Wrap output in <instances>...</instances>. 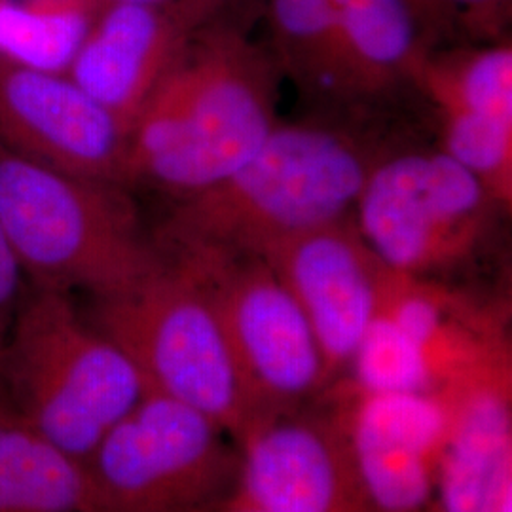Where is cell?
I'll list each match as a JSON object with an SVG mask.
<instances>
[{
  "mask_svg": "<svg viewBox=\"0 0 512 512\" xmlns=\"http://www.w3.org/2000/svg\"><path fill=\"white\" fill-rule=\"evenodd\" d=\"M207 23L129 131V186L183 200L245 164L279 124L277 65L232 27Z\"/></svg>",
  "mask_w": 512,
  "mask_h": 512,
  "instance_id": "1",
  "label": "cell"
},
{
  "mask_svg": "<svg viewBox=\"0 0 512 512\" xmlns=\"http://www.w3.org/2000/svg\"><path fill=\"white\" fill-rule=\"evenodd\" d=\"M376 160L346 129L279 122L232 175L179 200L154 243L164 256H260L283 239L349 219Z\"/></svg>",
  "mask_w": 512,
  "mask_h": 512,
  "instance_id": "2",
  "label": "cell"
},
{
  "mask_svg": "<svg viewBox=\"0 0 512 512\" xmlns=\"http://www.w3.org/2000/svg\"><path fill=\"white\" fill-rule=\"evenodd\" d=\"M0 222L35 287L95 300L128 293L164 266L124 186L84 179L0 145Z\"/></svg>",
  "mask_w": 512,
  "mask_h": 512,
  "instance_id": "3",
  "label": "cell"
},
{
  "mask_svg": "<svg viewBox=\"0 0 512 512\" xmlns=\"http://www.w3.org/2000/svg\"><path fill=\"white\" fill-rule=\"evenodd\" d=\"M0 368L10 408L80 461L148 391L128 355L76 311L71 293L50 287L21 300Z\"/></svg>",
  "mask_w": 512,
  "mask_h": 512,
  "instance_id": "4",
  "label": "cell"
},
{
  "mask_svg": "<svg viewBox=\"0 0 512 512\" xmlns=\"http://www.w3.org/2000/svg\"><path fill=\"white\" fill-rule=\"evenodd\" d=\"M92 323L128 355L148 391L202 412L236 442L264 416L209 294L179 262L165 258L135 289L95 300Z\"/></svg>",
  "mask_w": 512,
  "mask_h": 512,
  "instance_id": "5",
  "label": "cell"
},
{
  "mask_svg": "<svg viewBox=\"0 0 512 512\" xmlns=\"http://www.w3.org/2000/svg\"><path fill=\"white\" fill-rule=\"evenodd\" d=\"M82 465L93 512H202L232 495L239 450L202 412L147 391Z\"/></svg>",
  "mask_w": 512,
  "mask_h": 512,
  "instance_id": "6",
  "label": "cell"
},
{
  "mask_svg": "<svg viewBox=\"0 0 512 512\" xmlns=\"http://www.w3.org/2000/svg\"><path fill=\"white\" fill-rule=\"evenodd\" d=\"M505 209L444 150L378 158L353 207L366 247L399 274L433 277L473 260Z\"/></svg>",
  "mask_w": 512,
  "mask_h": 512,
  "instance_id": "7",
  "label": "cell"
},
{
  "mask_svg": "<svg viewBox=\"0 0 512 512\" xmlns=\"http://www.w3.org/2000/svg\"><path fill=\"white\" fill-rule=\"evenodd\" d=\"M200 279L264 414L321 399L329 366L306 313L260 256H164Z\"/></svg>",
  "mask_w": 512,
  "mask_h": 512,
  "instance_id": "8",
  "label": "cell"
},
{
  "mask_svg": "<svg viewBox=\"0 0 512 512\" xmlns=\"http://www.w3.org/2000/svg\"><path fill=\"white\" fill-rule=\"evenodd\" d=\"M376 512H433L452 387L370 393L338 380L323 395Z\"/></svg>",
  "mask_w": 512,
  "mask_h": 512,
  "instance_id": "9",
  "label": "cell"
},
{
  "mask_svg": "<svg viewBox=\"0 0 512 512\" xmlns=\"http://www.w3.org/2000/svg\"><path fill=\"white\" fill-rule=\"evenodd\" d=\"M311 404L268 412L239 437L230 497L264 512H376L325 399Z\"/></svg>",
  "mask_w": 512,
  "mask_h": 512,
  "instance_id": "10",
  "label": "cell"
},
{
  "mask_svg": "<svg viewBox=\"0 0 512 512\" xmlns=\"http://www.w3.org/2000/svg\"><path fill=\"white\" fill-rule=\"evenodd\" d=\"M0 145L65 173L129 186V129L67 73L0 57Z\"/></svg>",
  "mask_w": 512,
  "mask_h": 512,
  "instance_id": "11",
  "label": "cell"
},
{
  "mask_svg": "<svg viewBox=\"0 0 512 512\" xmlns=\"http://www.w3.org/2000/svg\"><path fill=\"white\" fill-rule=\"evenodd\" d=\"M228 0L107 2L67 74L126 128Z\"/></svg>",
  "mask_w": 512,
  "mask_h": 512,
  "instance_id": "12",
  "label": "cell"
},
{
  "mask_svg": "<svg viewBox=\"0 0 512 512\" xmlns=\"http://www.w3.org/2000/svg\"><path fill=\"white\" fill-rule=\"evenodd\" d=\"M260 258L306 313L332 384L338 382L378 308L384 264L351 217L283 239Z\"/></svg>",
  "mask_w": 512,
  "mask_h": 512,
  "instance_id": "13",
  "label": "cell"
},
{
  "mask_svg": "<svg viewBox=\"0 0 512 512\" xmlns=\"http://www.w3.org/2000/svg\"><path fill=\"white\" fill-rule=\"evenodd\" d=\"M450 387L454 410L433 512H490L512 488L511 346Z\"/></svg>",
  "mask_w": 512,
  "mask_h": 512,
  "instance_id": "14",
  "label": "cell"
},
{
  "mask_svg": "<svg viewBox=\"0 0 512 512\" xmlns=\"http://www.w3.org/2000/svg\"><path fill=\"white\" fill-rule=\"evenodd\" d=\"M376 311L414 344L440 389L456 384L497 349L511 346L501 313L433 277L384 266Z\"/></svg>",
  "mask_w": 512,
  "mask_h": 512,
  "instance_id": "15",
  "label": "cell"
},
{
  "mask_svg": "<svg viewBox=\"0 0 512 512\" xmlns=\"http://www.w3.org/2000/svg\"><path fill=\"white\" fill-rule=\"evenodd\" d=\"M338 12L348 97L416 82L452 25L435 0H342Z\"/></svg>",
  "mask_w": 512,
  "mask_h": 512,
  "instance_id": "16",
  "label": "cell"
},
{
  "mask_svg": "<svg viewBox=\"0 0 512 512\" xmlns=\"http://www.w3.org/2000/svg\"><path fill=\"white\" fill-rule=\"evenodd\" d=\"M0 512H93L80 459L0 403Z\"/></svg>",
  "mask_w": 512,
  "mask_h": 512,
  "instance_id": "17",
  "label": "cell"
},
{
  "mask_svg": "<svg viewBox=\"0 0 512 512\" xmlns=\"http://www.w3.org/2000/svg\"><path fill=\"white\" fill-rule=\"evenodd\" d=\"M275 65L308 93L346 95L340 12L334 0H268Z\"/></svg>",
  "mask_w": 512,
  "mask_h": 512,
  "instance_id": "18",
  "label": "cell"
},
{
  "mask_svg": "<svg viewBox=\"0 0 512 512\" xmlns=\"http://www.w3.org/2000/svg\"><path fill=\"white\" fill-rule=\"evenodd\" d=\"M414 84L437 112L456 110L512 120L511 42L437 50L425 59Z\"/></svg>",
  "mask_w": 512,
  "mask_h": 512,
  "instance_id": "19",
  "label": "cell"
},
{
  "mask_svg": "<svg viewBox=\"0 0 512 512\" xmlns=\"http://www.w3.org/2000/svg\"><path fill=\"white\" fill-rule=\"evenodd\" d=\"M99 0H59L50 8L0 2V57L52 73H67L92 31Z\"/></svg>",
  "mask_w": 512,
  "mask_h": 512,
  "instance_id": "20",
  "label": "cell"
},
{
  "mask_svg": "<svg viewBox=\"0 0 512 512\" xmlns=\"http://www.w3.org/2000/svg\"><path fill=\"white\" fill-rule=\"evenodd\" d=\"M452 23H459L480 37L494 38L503 31L511 0H435Z\"/></svg>",
  "mask_w": 512,
  "mask_h": 512,
  "instance_id": "21",
  "label": "cell"
},
{
  "mask_svg": "<svg viewBox=\"0 0 512 512\" xmlns=\"http://www.w3.org/2000/svg\"><path fill=\"white\" fill-rule=\"evenodd\" d=\"M23 279V268L0 222V346L4 344L8 327L23 300Z\"/></svg>",
  "mask_w": 512,
  "mask_h": 512,
  "instance_id": "22",
  "label": "cell"
},
{
  "mask_svg": "<svg viewBox=\"0 0 512 512\" xmlns=\"http://www.w3.org/2000/svg\"><path fill=\"white\" fill-rule=\"evenodd\" d=\"M202 512H264L260 511V509H256L253 505H247V503H241L238 499H234V497H226V499H222L220 503L217 505H211V507H207L205 511Z\"/></svg>",
  "mask_w": 512,
  "mask_h": 512,
  "instance_id": "23",
  "label": "cell"
},
{
  "mask_svg": "<svg viewBox=\"0 0 512 512\" xmlns=\"http://www.w3.org/2000/svg\"><path fill=\"white\" fill-rule=\"evenodd\" d=\"M109 2H131V4H167L173 0H109Z\"/></svg>",
  "mask_w": 512,
  "mask_h": 512,
  "instance_id": "24",
  "label": "cell"
},
{
  "mask_svg": "<svg viewBox=\"0 0 512 512\" xmlns=\"http://www.w3.org/2000/svg\"><path fill=\"white\" fill-rule=\"evenodd\" d=\"M334 2H336V4H338V2H342V0H334Z\"/></svg>",
  "mask_w": 512,
  "mask_h": 512,
  "instance_id": "25",
  "label": "cell"
},
{
  "mask_svg": "<svg viewBox=\"0 0 512 512\" xmlns=\"http://www.w3.org/2000/svg\"><path fill=\"white\" fill-rule=\"evenodd\" d=\"M0 348H2V346H0Z\"/></svg>",
  "mask_w": 512,
  "mask_h": 512,
  "instance_id": "26",
  "label": "cell"
}]
</instances>
